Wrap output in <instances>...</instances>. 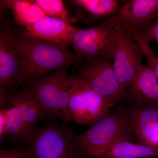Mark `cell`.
<instances>
[{
	"mask_svg": "<svg viewBox=\"0 0 158 158\" xmlns=\"http://www.w3.org/2000/svg\"><path fill=\"white\" fill-rule=\"evenodd\" d=\"M115 104L85 82L73 77L69 110L72 121L76 125H93L106 116Z\"/></svg>",
	"mask_w": 158,
	"mask_h": 158,
	"instance_id": "obj_5",
	"label": "cell"
},
{
	"mask_svg": "<svg viewBox=\"0 0 158 158\" xmlns=\"http://www.w3.org/2000/svg\"><path fill=\"white\" fill-rule=\"evenodd\" d=\"M20 58L21 77L35 80L66 68L76 60L67 49L37 39L25 33L14 34Z\"/></svg>",
	"mask_w": 158,
	"mask_h": 158,
	"instance_id": "obj_1",
	"label": "cell"
},
{
	"mask_svg": "<svg viewBox=\"0 0 158 158\" xmlns=\"http://www.w3.org/2000/svg\"><path fill=\"white\" fill-rule=\"evenodd\" d=\"M0 20V89L8 91L15 84L22 82L20 58L10 21L3 15Z\"/></svg>",
	"mask_w": 158,
	"mask_h": 158,
	"instance_id": "obj_9",
	"label": "cell"
},
{
	"mask_svg": "<svg viewBox=\"0 0 158 158\" xmlns=\"http://www.w3.org/2000/svg\"><path fill=\"white\" fill-rule=\"evenodd\" d=\"M127 29L143 51L147 62L146 65L152 69L158 80V56L152 48L150 44V41L141 33Z\"/></svg>",
	"mask_w": 158,
	"mask_h": 158,
	"instance_id": "obj_20",
	"label": "cell"
},
{
	"mask_svg": "<svg viewBox=\"0 0 158 158\" xmlns=\"http://www.w3.org/2000/svg\"><path fill=\"white\" fill-rule=\"evenodd\" d=\"M114 16L123 25L140 32L158 17V0H130Z\"/></svg>",
	"mask_w": 158,
	"mask_h": 158,
	"instance_id": "obj_11",
	"label": "cell"
},
{
	"mask_svg": "<svg viewBox=\"0 0 158 158\" xmlns=\"http://www.w3.org/2000/svg\"><path fill=\"white\" fill-rule=\"evenodd\" d=\"M6 117V135L12 141H22L30 144L31 135L19 109L13 105L7 103Z\"/></svg>",
	"mask_w": 158,
	"mask_h": 158,
	"instance_id": "obj_18",
	"label": "cell"
},
{
	"mask_svg": "<svg viewBox=\"0 0 158 158\" xmlns=\"http://www.w3.org/2000/svg\"><path fill=\"white\" fill-rule=\"evenodd\" d=\"M7 108L0 111V139L2 140L6 133V117Z\"/></svg>",
	"mask_w": 158,
	"mask_h": 158,
	"instance_id": "obj_23",
	"label": "cell"
},
{
	"mask_svg": "<svg viewBox=\"0 0 158 158\" xmlns=\"http://www.w3.org/2000/svg\"><path fill=\"white\" fill-rule=\"evenodd\" d=\"M132 136L127 114H109L81 134L76 135V143L82 157L93 156L99 151L116 141H130Z\"/></svg>",
	"mask_w": 158,
	"mask_h": 158,
	"instance_id": "obj_3",
	"label": "cell"
},
{
	"mask_svg": "<svg viewBox=\"0 0 158 158\" xmlns=\"http://www.w3.org/2000/svg\"><path fill=\"white\" fill-rule=\"evenodd\" d=\"M7 103L19 109L29 133L32 137L37 122L46 114L31 89L9 94Z\"/></svg>",
	"mask_w": 158,
	"mask_h": 158,
	"instance_id": "obj_14",
	"label": "cell"
},
{
	"mask_svg": "<svg viewBox=\"0 0 158 158\" xmlns=\"http://www.w3.org/2000/svg\"><path fill=\"white\" fill-rule=\"evenodd\" d=\"M84 61L78 74L75 77L85 82L94 90L114 102L128 98L127 91L116 79L112 62L99 56Z\"/></svg>",
	"mask_w": 158,
	"mask_h": 158,
	"instance_id": "obj_8",
	"label": "cell"
},
{
	"mask_svg": "<svg viewBox=\"0 0 158 158\" xmlns=\"http://www.w3.org/2000/svg\"><path fill=\"white\" fill-rule=\"evenodd\" d=\"M113 56L112 63L116 79L128 92L143 65L141 61L144 54L130 31L119 21L115 33Z\"/></svg>",
	"mask_w": 158,
	"mask_h": 158,
	"instance_id": "obj_7",
	"label": "cell"
},
{
	"mask_svg": "<svg viewBox=\"0 0 158 158\" xmlns=\"http://www.w3.org/2000/svg\"><path fill=\"white\" fill-rule=\"evenodd\" d=\"M140 107L127 114L132 135L138 144L158 147V107Z\"/></svg>",
	"mask_w": 158,
	"mask_h": 158,
	"instance_id": "obj_12",
	"label": "cell"
},
{
	"mask_svg": "<svg viewBox=\"0 0 158 158\" xmlns=\"http://www.w3.org/2000/svg\"><path fill=\"white\" fill-rule=\"evenodd\" d=\"M34 1L47 16L70 23L71 19L63 1L61 0H35Z\"/></svg>",
	"mask_w": 158,
	"mask_h": 158,
	"instance_id": "obj_19",
	"label": "cell"
},
{
	"mask_svg": "<svg viewBox=\"0 0 158 158\" xmlns=\"http://www.w3.org/2000/svg\"><path fill=\"white\" fill-rule=\"evenodd\" d=\"M65 69L34 80L31 90L46 115L68 123L72 122L69 101L73 77L69 75Z\"/></svg>",
	"mask_w": 158,
	"mask_h": 158,
	"instance_id": "obj_2",
	"label": "cell"
},
{
	"mask_svg": "<svg viewBox=\"0 0 158 158\" xmlns=\"http://www.w3.org/2000/svg\"><path fill=\"white\" fill-rule=\"evenodd\" d=\"M158 157V147L135 144L129 140L118 141L97 152L96 158H144Z\"/></svg>",
	"mask_w": 158,
	"mask_h": 158,
	"instance_id": "obj_15",
	"label": "cell"
},
{
	"mask_svg": "<svg viewBox=\"0 0 158 158\" xmlns=\"http://www.w3.org/2000/svg\"><path fill=\"white\" fill-rule=\"evenodd\" d=\"M72 129L50 123L36 129L30 149L33 158H80Z\"/></svg>",
	"mask_w": 158,
	"mask_h": 158,
	"instance_id": "obj_4",
	"label": "cell"
},
{
	"mask_svg": "<svg viewBox=\"0 0 158 158\" xmlns=\"http://www.w3.org/2000/svg\"><path fill=\"white\" fill-rule=\"evenodd\" d=\"M118 23L113 15L97 27L78 28L72 43L76 59L85 61L99 56L112 62L115 33Z\"/></svg>",
	"mask_w": 158,
	"mask_h": 158,
	"instance_id": "obj_6",
	"label": "cell"
},
{
	"mask_svg": "<svg viewBox=\"0 0 158 158\" xmlns=\"http://www.w3.org/2000/svg\"><path fill=\"white\" fill-rule=\"evenodd\" d=\"M73 2L83 9L90 18L107 19L118 11L121 5L117 0H76Z\"/></svg>",
	"mask_w": 158,
	"mask_h": 158,
	"instance_id": "obj_17",
	"label": "cell"
},
{
	"mask_svg": "<svg viewBox=\"0 0 158 158\" xmlns=\"http://www.w3.org/2000/svg\"><path fill=\"white\" fill-rule=\"evenodd\" d=\"M0 3L1 15L10 9L16 23L25 28L47 16L33 0L1 1Z\"/></svg>",
	"mask_w": 158,
	"mask_h": 158,
	"instance_id": "obj_16",
	"label": "cell"
},
{
	"mask_svg": "<svg viewBox=\"0 0 158 158\" xmlns=\"http://www.w3.org/2000/svg\"><path fill=\"white\" fill-rule=\"evenodd\" d=\"M0 158H33L30 149L15 147L0 151Z\"/></svg>",
	"mask_w": 158,
	"mask_h": 158,
	"instance_id": "obj_21",
	"label": "cell"
},
{
	"mask_svg": "<svg viewBox=\"0 0 158 158\" xmlns=\"http://www.w3.org/2000/svg\"><path fill=\"white\" fill-rule=\"evenodd\" d=\"M127 92L128 98L131 97L140 107H158V80L147 65L141 66Z\"/></svg>",
	"mask_w": 158,
	"mask_h": 158,
	"instance_id": "obj_13",
	"label": "cell"
},
{
	"mask_svg": "<svg viewBox=\"0 0 158 158\" xmlns=\"http://www.w3.org/2000/svg\"><path fill=\"white\" fill-rule=\"evenodd\" d=\"M78 28L58 19L46 16L25 28L27 35L67 49Z\"/></svg>",
	"mask_w": 158,
	"mask_h": 158,
	"instance_id": "obj_10",
	"label": "cell"
},
{
	"mask_svg": "<svg viewBox=\"0 0 158 158\" xmlns=\"http://www.w3.org/2000/svg\"><path fill=\"white\" fill-rule=\"evenodd\" d=\"M139 33L143 34L150 41L155 40L158 42V17Z\"/></svg>",
	"mask_w": 158,
	"mask_h": 158,
	"instance_id": "obj_22",
	"label": "cell"
}]
</instances>
